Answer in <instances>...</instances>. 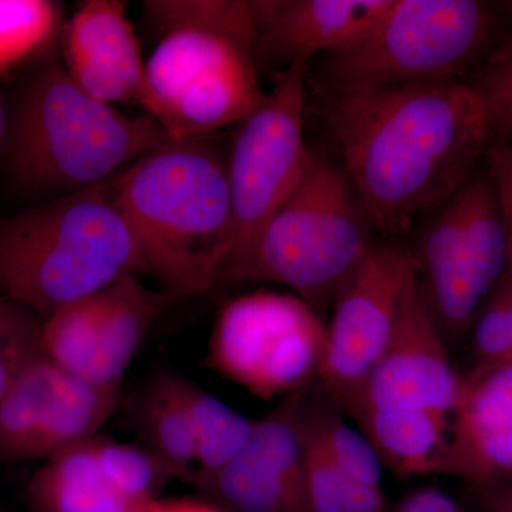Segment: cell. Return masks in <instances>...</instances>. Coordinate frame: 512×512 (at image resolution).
<instances>
[{
    "label": "cell",
    "instance_id": "277c9868",
    "mask_svg": "<svg viewBox=\"0 0 512 512\" xmlns=\"http://www.w3.org/2000/svg\"><path fill=\"white\" fill-rule=\"evenodd\" d=\"M126 275L143 264L111 180L0 224V299L42 320Z\"/></svg>",
    "mask_w": 512,
    "mask_h": 512
},
{
    "label": "cell",
    "instance_id": "5b68a950",
    "mask_svg": "<svg viewBox=\"0 0 512 512\" xmlns=\"http://www.w3.org/2000/svg\"><path fill=\"white\" fill-rule=\"evenodd\" d=\"M170 141L150 114L127 116L90 96L53 59L20 100L10 173L26 190L72 194L106 183Z\"/></svg>",
    "mask_w": 512,
    "mask_h": 512
},
{
    "label": "cell",
    "instance_id": "603a6c76",
    "mask_svg": "<svg viewBox=\"0 0 512 512\" xmlns=\"http://www.w3.org/2000/svg\"><path fill=\"white\" fill-rule=\"evenodd\" d=\"M320 399L306 390L301 419L305 433L328 456L343 476L375 487H382L383 464L375 448L359 429L350 426L342 410L319 389Z\"/></svg>",
    "mask_w": 512,
    "mask_h": 512
},
{
    "label": "cell",
    "instance_id": "f1b7e54d",
    "mask_svg": "<svg viewBox=\"0 0 512 512\" xmlns=\"http://www.w3.org/2000/svg\"><path fill=\"white\" fill-rule=\"evenodd\" d=\"M485 168L493 178L501 211H503L505 229H507L510 265L512 274V143L491 141L484 158Z\"/></svg>",
    "mask_w": 512,
    "mask_h": 512
},
{
    "label": "cell",
    "instance_id": "9c48e42d",
    "mask_svg": "<svg viewBox=\"0 0 512 512\" xmlns=\"http://www.w3.org/2000/svg\"><path fill=\"white\" fill-rule=\"evenodd\" d=\"M326 323L293 293L256 291L222 306L205 366L272 400L318 384L325 362Z\"/></svg>",
    "mask_w": 512,
    "mask_h": 512
},
{
    "label": "cell",
    "instance_id": "ac0fdd59",
    "mask_svg": "<svg viewBox=\"0 0 512 512\" xmlns=\"http://www.w3.org/2000/svg\"><path fill=\"white\" fill-rule=\"evenodd\" d=\"M392 0H256L249 2L256 29V59L308 64L365 33ZM284 69V70H285Z\"/></svg>",
    "mask_w": 512,
    "mask_h": 512
},
{
    "label": "cell",
    "instance_id": "e575fe53",
    "mask_svg": "<svg viewBox=\"0 0 512 512\" xmlns=\"http://www.w3.org/2000/svg\"><path fill=\"white\" fill-rule=\"evenodd\" d=\"M6 113L5 109H3L2 103H0V143H2L3 136L6 133Z\"/></svg>",
    "mask_w": 512,
    "mask_h": 512
},
{
    "label": "cell",
    "instance_id": "e0dca14e",
    "mask_svg": "<svg viewBox=\"0 0 512 512\" xmlns=\"http://www.w3.org/2000/svg\"><path fill=\"white\" fill-rule=\"evenodd\" d=\"M63 67L84 92L104 103L140 104L146 60L126 5L89 0L63 28Z\"/></svg>",
    "mask_w": 512,
    "mask_h": 512
},
{
    "label": "cell",
    "instance_id": "30bf717a",
    "mask_svg": "<svg viewBox=\"0 0 512 512\" xmlns=\"http://www.w3.org/2000/svg\"><path fill=\"white\" fill-rule=\"evenodd\" d=\"M306 72L308 64L298 63L279 74L274 89L238 124L232 138L228 183L234 245L224 271L248 251L291 197L311 161L303 134Z\"/></svg>",
    "mask_w": 512,
    "mask_h": 512
},
{
    "label": "cell",
    "instance_id": "9a60e30c",
    "mask_svg": "<svg viewBox=\"0 0 512 512\" xmlns=\"http://www.w3.org/2000/svg\"><path fill=\"white\" fill-rule=\"evenodd\" d=\"M448 349L414 274L392 338L348 416L360 406L421 407L453 416L463 376L451 365Z\"/></svg>",
    "mask_w": 512,
    "mask_h": 512
},
{
    "label": "cell",
    "instance_id": "484cf974",
    "mask_svg": "<svg viewBox=\"0 0 512 512\" xmlns=\"http://www.w3.org/2000/svg\"><path fill=\"white\" fill-rule=\"evenodd\" d=\"M59 22V9L43 0H0V72L45 46Z\"/></svg>",
    "mask_w": 512,
    "mask_h": 512
},
{
    "label": "cell",
    "instance_id": "52a82bcc",
    "mask_svg": "<svg viewBox=\"0 0 512 512\" xmlns=\"http://www.w3.org/2000/svg\"><path fill=\"white\" fill-rule=\"evenodd\" d=\"M495 3L392 0L355 42L323 55L320 87L466 80L500 42Z\"/></svg>",
    "mask_w": 512,
    "mask_h": 512
},
{
    "label": "cell",
    "instance_id": "8fae6325",
    "mask_svg": "<svg viewBox=\"0 0 512 512\" xmlns=\"http://www.w3.org/2000/svg\"><path fill=\"white\" fill-rule=\"evenodd\" d=\"M414 274L410 247L375 245L333 299L316 386L343 413L359 402L367 377L392 338Z\"/></svg>",
    "mask_w": 512,
    "mask_h": 512
},
{
    "label": "cell",
    "instance_id": "7a4b0ae2",
    "mask_svg": "<svg viewBox=\"0 0 512 512\" xmlns=\"http://www.w3.org/2000/svg\"><path fill=\"white\" fill-rule=\"evenodd\" d=\"M143 275L175 299L210 291L234 245L228 150L215 134L170 141L111 178Z\"/></svg>",
    "mask_w": 512,
    "mask_h": 512
},
{
    "label": "cell",
    "instance_id": "d6986e66",
    "mask_svg": "<svg viewBox=\"0 0 512 512\" xmlns=\"http://www.w3.org/2000/svg\"><path fill=\"white\" fill-rule=\"evenodd\" d=\"M96 437V436H94ZM94 437L43 461L26 485L33 512H144L101 466Z\"/></svg>",
    "mask_w": 512,
    "mask_h": 512
},
{
    "label": "cell",
    "instance_id": "7402d4cb",
    "mask_svg": "<svg viewBox=\"0 0 512 512\" xmlns=\"http://www.w3.org/2000/svg\"><path fill=\"white\" fill-rule=\"evenodd\" d=\"M195 448V474L191 487L197 490L244 448L256 420L229 407L191 380H183Z\"/></svg>",
    "mask_w": 512,
    "mask_h": 512
},
{
    "label": "cell",
    "instance_id": "ba28073f",
    "mask_svg": "<svg viewBox=\"0 0 512 512\" xmlns=\"http://www.w3.org/2000/svg\"><path fill=\"white\" fill-rule=\"evenodd\" d=\"M410 249L424 302L448 348L457 345L510 265L503 211L485 164L430 215Z\"/></svg>",
    "mask_w": 512,
    "mask_h": 512
},
{
    "label": "cell",
    "instance_id": "44dd1931",
    "mask_svg": "<svg viewBox=\"0 0 512 512\" xmlns=\"http://www.w3.org/2000/svg\"><path fill=\"white\" fill-rule=\"evenodd\" d=\"M183 380L177 373L158 372L137 394L131 417L144 446L170 467L175 480L191 485L195 448Z\"/></svg>",
    "mask_w": 512,
    "mask_h": 512
},
{
    "label": "cell",
    "instance_id": "2e32d148",
    "mask_svg": "<svg viewBox=\"0 0 512 512\" xmlns=\"http://www.w3.org/2000/svg\"><path fill=\"white\" fill-rule=\"evenodd\" d=\"M436 476L474 487L512 485V360L463 376Z\"/></svg>",
    "mask_w": 512,
    "mask_h": 512
},
{
    "label": "cell",
    "instance_id": "7c38bea8",
    "mask_svg": "<svg viewBox=\"0 0 512 512\" xmlns=\"http://www.w3.org/2000/svg\"><path fill=\"white\" fill-rule=\"evenodd\" d=\"M175 301L138 275L123 276L43 320V355L84 382L121 389L141 343Z\"/></svg>",
    "mask_w": 512,
    "mask_h": 512
},
{
    "label": "cell",
    "instance_id": "4dcf8cb0",
    "mask_svg": "<svg viewBox=\"0 0 512 512\" xmlns=\"http://www.w3.org/2000/svg\"><path fill=\"white\" fill-rule=\"evenodd\" d=\"M394 512H464L453 500L443 491L437 488H421L414 491L409 497L404 498Z\"/></svg>",
    "mask_w": 512,
    "mask_h": 512
},
{
    "label": "cell",
    "instance_id": "cb8c5ba5",
    "mask_svg": "<svg viewBox=\"0 0 512 512\" xmlns=\"http://www.w3.org/2000/svg\"><path fill=\"white\" fill-rule=\"evenodd\" d=\"M303 429V427H302ZM303 512H384L383 488L343 476L303 430Z\"/></svg>",
    "mask_w": 512,
    "mask_h": 512
},
{
    "label": "cell",
    "instance_id": "83f0119b",
    "mask_svg": "<svg viewBox=\"0 0 512 512\" xmlns=\"http://www.w3.org/2000/svg\"><path fill=\"white\" fill-rule=\"evenodd\" d=\"M466 82L483 101L493 141L512 143V42L495 47Z\"/></svg>",
    "mask_w": 512,
    "mask_h": 512
},
{
    "label": "cell",
    "instance_id": "ffe728a7",
    "mask_svg": "<svg viewBox=\"0 0 512 512\" xmlns=\"http://www.w3.org/2000/svg\"><path fill=\"white\" fill-rule=\"evenodd\" d=\"M349 417L396 476H436L447 447L450 416L421 407L360 406Z\"/></svg>",
    "mask_w": 512,
    "mask_h": 512
},
{
    "label": "cell",
    "instance_id": "f546056e",
    "mask_svg": "<svg viewBox=\"0 0 512 512\" xmlns=\"http://www.w3.org/2000/svg\"><path fill=\"white\" fill-rule=\"evenodd\" d=\"M463 497L476 512H512V485H466Z\"/></svg>",
    "mask_w": 512,
    "mask_h": 512
},
{
    "label": "cell",
    "instance_id": "8992f818",
    "mask_svg": "<svg viewBox=\"0 0 512 512\" xmlns=\"http://www.w3.org/2000/svg\"><path fill=\"white\" fill-rule=\"evenodd\" d=\"M370 225L343 168L312 153L291 197L218 285L285 286L319 312L375 247Z\"/></svg>",
    "mask_w": 512,
    "mask_h": 512
},
{
    "label": "cell",
    "instance_id": "5bb4252c",
    "mask_svg": "<svg viewBox=\"0 0 512 512\" xmlns=\"http://www.w3.org/2000/svg\"><path fill=\"white\" fill-rule=\"evenodd\" d=\"M305 393L289 394L256 420L244 448L197 488L201 498L224 512H303Z\"/></svg>",
    "mask_w": 512,
    "mask_h": 512
},
{
    "label": "cell",
    "instance_id": "836d02e7",
    "mask_svg": "<svg viewBox=\"0 0 512 512\" xmlns=\"http://www.w3.org/2000/svg\"><path fill=\"white\" fill-rule=\"evenodd\" d=\"M498 5H500L497 6L498 10H500V13H503V16L510 19L512 22V2L498 3ZM505 42H512V36L505 37V39L501 40L500 43Z\"/></svg>",
    "mask_w": 512,
    "mask_h": 512
},
{
    "label": "cell",
    "instance_id": "3957f363",
    "mask_svg": "<svg viewBox=\"0 0 512 512\" xmlns=\"http://www.w3.org/2000/svg\"><path fill=\"white\" fill-rule=\"evenodd\" d=\"M156 35L140 106L171 141L210 136L261 106L256 29L242 0H148Z\"/></svg>",
    "mask_w": 512,
    "mask_h": 512
},
{
    "label": "cell",
    "instance_id": "d6a6232c",
    "mask_svg": "<svg viewBox=\"0 0 512 512\" xmlns=\"http://www.w3.org/2000/svg\"><path fill=\"white\" fill-rule=\"evenodd\" d=\"M144 512H224L204 498H158Z\"/></svg>",
    "mask_w": 512,
    "mask_h": 512
},
{
    "label": "cell",
    "instance_id": "d4e9b609",
    "mask_svg": "<svg viewBox=\"0 0 512 512\" xmlns=\"http://www.w3.org/2000/svg\"><path fill=\"white\" fill-rule=\"evenodd\" d=\"M94 448L104 470L138 503L150 505L175 480L170 467L144 444L120 443L97 434Z\"/></svg>",
    "mask_w": 512,
    "mask_h": 512
},
{
    "label": "cell",
    "instance_id": "4316f807",
    "mask_svg": "<svg viewBox=\"0 0 512 512\" xmlns=\"http://www.w3.org/2000/svg\"><path fill=\"white\" fill-rule=\"evenodd\" d=\"M43 320L18 303L0 299V400L42 352Z\"/></svg>",
    "mask_w": 512,
    "mask_h": 512
},
{
    "label": "cell",
    "instance_id": "6da1fadb",
    "mask_svg": "<svg viewBox=\"0 0 512 512\" xmlns=\"http://www.w3.org/2000/svg\"><path fill=\"white\" fill-rule=\"evenodd\" d=\"M319 116L370 224L399 234L439 210L490 147L483 101L466 80L320 87Z\"/></svg>",
    "mask_w": 512,
    "mask_h": 512
},
{
    "label": "cell",
    "instance_id": "4fadbf2b",
    "mask_svg": "<svg viewBox=\"0 0 512 512\" xmlns=\"http://www.w3.org/2000/svg\"><path fill=\"white\" fill-rule=\"evenodd\" d=\"M120 400L121 389L94 386L37 356L0 400V464L46 461L92 439Z\"/></svg>",
    "mask_w": 512,
    "mask_h": 512
},
{
    "label": "cell",
    "instance_id": "1f68e13d",
    "mask_svg": "<svg viewBox=\"0 0 512 512\" xmlns=\"http://www.w3.org/2000/svg\"><path fill=\"white\" fill-rule=\"evenodd\" d=\"M488 303L497 312L498 318L503 323L505 335H507L508 343H510L511 360H512V274L507 271L503 281L491 293Z\"/></svg>",
    "mask_w": 512,
    "mask_h": 512
}]
</instances>
